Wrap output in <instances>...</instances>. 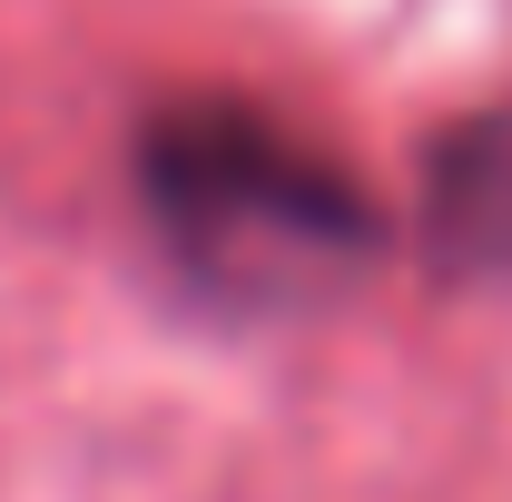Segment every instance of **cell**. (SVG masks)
<instances>
[{
	"instance_id": "obj_1",
	"label": "cell",
	"mask_w": 512,
	"mask_h": 502,
	"mask_svg": "<svg viewBox=\"0 0 512 502\" xmlns=\"http://www.w3.org/2000/svg\"><path fill=\"white\" fill-rule=\"evenodd\" d=\"M138 188L197 286L247 306L325 296L375 256V207L296 128L256 109H168L138 138Z\"/></svg>"
},
{
	"instance_id": "obj_2",
	"label": "cell",
	"mask_w": 512,
	"mask_h": 502,
	"mask_svg": "<svg viewBox=\"0 0 512 502\" xmlns=\"http://www.w3.org/2000/svg\"><path fill=\"white\" fill-rule=\"evenodd\" d=\"M424 227L453 276H493L512 286V99L463 119L434 148V188H424Z\"/></svg>"
}]
</instances>
